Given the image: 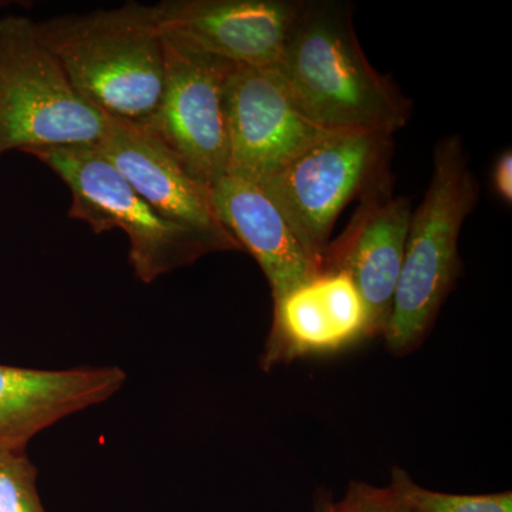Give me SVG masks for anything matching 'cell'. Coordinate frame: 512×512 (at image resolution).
I'll list each match as a JSON object with an SVG mask.
<instances>
[{
  "instance_id": "6da1fadb",
  "label": "cell",
  "mask_w": 512,
  "mask_h": 512,
  "mask_svg": "<svg viewBox=\"0 0 512 512\" xmlns=\"http://www.w3.org/2000/svg\"><path fill=\"white\" fill-rule=\"evenodd\" d=\"M272 69L323 130L394 134L412 116V101L367 60L348 3L305 0Z\"/></svg>"
},
{
  "instance_id": "7a4b0ae2",
  "label": "cell",
  "mask_w": 512,
  "mask_h": 512,
  "mask_svg": "<svg viewBox=\"0 0 512 512\" xmlns=\"http://www.w3.org/2000/svg\"><path fill=\"white\" fill-rule=\"evenodd\" d=\"M76 92L111 119L144 126L165 79L164 37L153 5L70 13L36 22Z\"/></svg>"
},
{
  "instance_id": "3957f363",
  "label": "cell",
  "mask_w": 512,
  "mask_h": 512,
  "mask_svg": "<svg viewBox=\"0 0 512 512\" xmlns=\"http://www.w3.org/2000/svg\"><path fill=\"white\" fill-rule=\"evenodd\" d=\"M480 194L466 147L457 134L441 138L423 201L410 217L402 271L382 333L386 348L404 356L429 336L461 272L458 239Z\"/></svg>"
},
{
  "instance_id": "277c9868",
  "label": "cell",
  "mask_w": 512,
  "mask_h": 512,
  "mask_svg": "<svg viewBox=\"0 0 512 512\" xmlns=\"http://www.w3.org/2000/svg\"><path fill=\"white\" fill-rule=\"evenodd\" d=\"M69 188V217L94 234L120 229L126 234L131 268L138 281L153 284L175 269L234 245L198 229L167 220L110 163L97 146L50 148L30 154Z\"/></svg>"
},
{
  "instance_id": "5b68a950",
  "label": "cell",
  "mask_w": 512,
  "mask_h": 512,
  "mask_svg": "<svg viewBox=\"0 0 512 512\" xmlns=\"http://www.w3.org/2000/svg\"><path fill=\"white\" fill-rule=\"evenodd\" d=\"M106 127L107 116L76 92L40 39L36 20L0 19V157L99 146Z\"/></svg>"
},
{
  "instance_id": "8992f818",
  "label": "cell",
  "mask_w": 512,
  "mask_h": 512,
  "mask_svg": "<svg viewBox=\"0 0 512 512\" xmlns=\"http://www.w3.org/2000/svg\"><path fill=\"white\" fill-rule=\"evenodd\" d=\"M393 136L386 131H332L256 183L278 205L319 269L346 205L393 184Z\"/></svg>"
},
{
  "instance_id": "52a82bcc",
  "label": "cell",
  "mask_w": 512,
  "mask_h": 512,
  "mask_svg": "<svg viewBox=\"0 0 512 512\" xmlns=\"http://www.w3.org/2000/svg\"><path fill=\"white\" fill-rule=\"evenodd\" d=\"M163 37V94L143 127L211 191L228 171L227 84L235 64Z\"/></svg>"
},
{
  "instance_id": "ba28073f",
  "label": "cell",
  "mask_w": 512,
  "mask_h": 512,
  "mask_svg": "<svg viewBox=\"0 0 512 512\" xmlns=\"http://www.w3.org/2000/svg\"><path fill=\"white\" fill-rule=\"evenodd\" d=\"M227 174L261 183L332 133L306 119L272 67L235 64L227 84Z\"/></svg>"
},
{
  "instance_id": "9c48e42d",
  "label": "cell",
  "mask_w": 512,
  "mask_h": 512,
  "mask_svg": "<svg viewBox=\"0 0 512 512\" xmlns=\"http://www.w3.org/2000/svg\"><path fill=\"white\" fill-rule=\"evenodd\" d=\"M305 0H165L161 33L242 66L274 67Z\"/></svg>"
},
{
  "instance_id": "30bf717a",
  "label": "cell",
  "mask_w": 512,
  "mask_h": 512,
  "mask_svg": "<svg viewBox=\"0 0 512 512\" xmlns=\"http://www.w3.org/2000/svg\"><path fill=\"white\" fill-rule=\"evenodd\" d=\"M376 338L362 295L343 272L320 271L274 301L261 367L336 355Z\"/></svg>"
},
{
  "instance_id": "8fae6325",
  "label": "cell",
  "mask_w": 512,
  "mask_h": 512,
  "mask_svg": "<svg viewBox=\"0 0 512 512\" xmlns=\"http://www.w3.org/2000/svg\"><path fill=\"white\" fill-rule=\"evenodd\" d=\"M412 202L393 194V184L360 200L348 228L330 241L320 271L343 272L362 295L375 336H382L392 312L402 271Z\"/></svg>"
},
{
  "instance_id": "7c38bea8",
  "label": "cell",
  "mask_w": 512,
  "mask_h": 512,
  "mask_svg": "<svg viewBox=\"0 0 512 512\" xmlns=\"http://www.w3.org/2000/svg\"><path fill=\"white\" fill-rule=\"evenodd\" d=\"M97 147L158 214L242 251L218 220L211 191L192 178L146 127L107 117L106 131Z\"/></svg>"
},
{
  "instance_id": "4fadbf2b",
  "label": "cell",
  "mask_w": 512,
  "mask_h": 512,
  "mask_svg": "<svg viewBox=\"0 0 512 512\" xmlns=\"http://www.w3.org/2000/svg\"><path fill=\"white\" fill-rule=\"evenodd\" d=\"M126 380L117 366L37 370L0 365V446L26 450L37 434L106 402Z\"/></svg>"
},
{
  "instance_id": "5bb4252c",
  "label": "cell",
  "mask_w": 512,
  "mask_h": 512,
  "mask_svg": "<svg viewBox=\"0 0 512 512\" xmlns=\"http://www.w3.org/2000/svg\"><path fill=\"white\" fill-rule=\"evenodd\" d=\"M211 198L218 220L258 262L274 301L319 274V266L261 185L227 174L212 188Z\"/></svg>"
},
{
  "instance_id": "9a60e30c",
  "label": "cell",
  "mask_w": 512,
  "mask_h": 512,
  "mask_svg": "<svg viewBox=\"0 0 512 512\" xmlns=\"http://www.w3.org/2000/svg\"><path fill=\"white\" fill-rule=\"evenodd\" d=\"M390 487L414 512H512V493L466 495L427 490L414 483L403 468L394 467Z\"/></svg>"
},
{
  "instance_id": "2e32d148",
  "label": "cell",
  "mask_w": 512,
  "mask_h": 512,
  "mask_svg": "<svg viewBox=\"0 0 512 512\" xmlns=\"http://www.w3.org/2000/svg\"><path fill=\"white\" fill-rule=\"evenodd\" d=\"M0 512H46L26 450L0 446Z\"/></svg>"
},
{
  "instance_id": "e0dca14e",
  "label": "cell",
  "mask_w": 512,
  "mask_h": 512,
  "mask_svg": "<svg viewBox=\"0 0 512 512\" xmlns=\"http://www.w3.org/2000/svg\"><path fill=\"white\" fill-rule=\"evenodd\" d=\"M333 512H414L392 487H376L363 481H350L339 501H333Z\"/></svg>"
},
{
  "instance_id": "ac0fdd59",
  "label": "cell",
  "mask_w": 512,
  "mask_h": 512,
  "mask_svg": "<svg viewBox=\"0 0 512 512\" xmlns=\"http://www.w3.org/2000/svg\"><path fill=\"white\" fill-rule=\"evenodd\" d=\"M491 180L495 194L505 202L512 204V153L510 148L497 157L491 171Z\"/></svg>"
},
{
  "instance_id": "d6986e66",
  "label": "cell",
  "mask_w": 512,
  "mask_h": 512,
  "mask_svg": "<svg viewBox=\"0 0 512 512\" xmlns=\"http://www.w3.org/2000/svg\"><path fill=\"white\" fill-rule=\"evenodd\" d=\"M313 512H333V498L328 490H320L316 495Z\"/></svg>"
}]
</instances>
